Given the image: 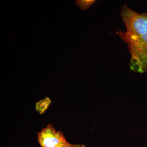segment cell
<instances>
[{"label": "cell", "mask_w": 147, "mask_h": 147, "mask_svg": "<svg viewBox=\"0 0 147 147\" xmlns=\"http://www.w3.org/2000/svg\"><path fill=\"white\" fill-rule=\"evenodd\" d=\"M120 15L126 27L125 32H116L126 42L131 56L130 69L138 73L147 71V13H139L124 4Z\"/></svg>", "instance_id": "6da1fadb"}, {"label": "cell", "mask_w": 147, "mask_h": 147, "mask_svg": "<svg viewBox=\"0 0 147 147\" xmlns=\"http://www.w3.org/2000/svg\"><path fill=\"white\" fill-rule=\"evenodd\" d=\"M38 141L41 147H68L70 145L61 131H56L49 124L37 133Z\"/></svg>", "instance_id": "7a4b0ae2"}, {"label": "cell", "mask_w": 147, "mask_h": 147, "mask_svg": "<svg viewBox=\"0 0 147 147\" xmlns=\"http://www.w3.org/2000/svg\"><path fill=\"white\" fill-rule=\"evenodd\" d=\"M51 102V99L48 97L40 100L36 103V110L40 115H42L47 110Z\"/></svg>", "instance_id": "3957f363"}, {"label": "cell", "mask_w": 147, "mask_h": 147, "mask_svg": "<svg viewBox=\"0 0 147 147\" xmlns=\"http://www.w3.org/2000/svg\"><path fill=\"white\" fill-rule=\"evenodd\" d=\"M95 1H77L75 4L79 8L83 10H86L91 5L95 2Z\"/></svg>", "instance_id": "277c9868"}, {"label": "cell", "mask_w": 147, "mask_h": 147, "mask_svg": "<svg viewBox=\"0 0 147 147\" xmlns=\"http://www.w3.org/2000/svg\"><path fill=\"white\" fill-rule=\"evenodd\" d=\"M68 147H85V146L84 145L72 144H70Z\"/></svg>", "instance_id": "5b68a950"}]
</instances>
